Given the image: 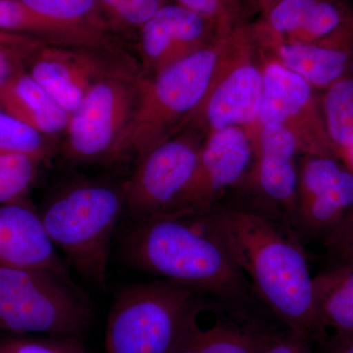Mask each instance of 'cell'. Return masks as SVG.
Listing matches in <instances>:
<instances>
[{"mask_svg":"<svg viewBox=\"0 0 353 353\" xmlns=\"http://www.w3.org/2000/svg\"><path fill=\"white\" fill-rule=\"evenodd\" d=\"M352 213V172L332 157L307 155L299 172L294 225L327 234Z\"/></svg>","mask_w":353,"mask_h":353,"instance_id":"12","label":"cell"},{"mask_svg":"<svg viewBox=\"0 0 353 353\" xmlns=\"http://www.w3.org/2000/svg\"><path fill=\"white\" fill-rule=\"evenodd\" d=\"M176 4L196 13L214 27L218 36L240 26L241 0H174Z\"/></svg>","mask_w":353,"mask_h":353,"instance_id":"26","label":"cell"},{"mask_svg":"<svg viewBox=\"0 0 353 353\" xmlns=\"http://www.w3.org/2000/svg\"><path fill=\"white\" fill-rule=\"evenodd\" d=\"M139 30L143 65L153 75L218 37L208 21L176 3L164 4Z\"/></svg>","mask_w":353,"mask_h":353,"instance_id":"13","label":"cell"},{"mask_svg":"<svg viewBox=\"0 0 353 353\" xmlns=\"http://www.w3.org/2000/svg\"><path fill=\"white\" fill-rule=\"evenodd\" d=\"M279 1L281 0H253L252 4L264 15Z\"/></svg>","mask_w":353,"mask_h":353,"instance_id":"34","label":"cell"},{"mask_svg":"<svg viewBox=\"0 0 353 353\" xmlns=\"http://www.w3.org/2000/svg\"><path fill=\"white\" fill-rule=\"evenodd\" d=\"M216 214L253 292L292 334L306 341L315 334L314 276L290 225L252 209L216 208Z\"/></svg>","mask_w":353,"mask_h":353,"instance_id":"2","label":"cell"},{"mask_svg":"<svg viewBox=\"0 0 353 353\" xmlns=\"http://www.w3.org/2000/svg\"><path fill=\"white\" fill-rule=\"evenodd\" d=\"M233 31L218 36L201 50L155 74L153 79L139 81L130 153L139 159L175 136L190 118L196 117L224 59Z\"/></svg>","mask_w":353,"mask_h":353,"instance_id":"5","label":"cell"},{"mask_svg":"<svg viewBox=\"0 0 353 353\" xmlns=\"http://www.w3.org/2000/svg\"><path fill=\"white\" fill-rule=\"evenodd\" d=\"M120 254L134 270L224 301L243 299L252 290L223 234L215 206L132 220L121 239Z\"/></svg>","mask_w":353,"mask_h":353,"instance_id":"1","label":"cell"},{"mask_svg":"<svg viewBox=\"0 0 353 353\" xmlns=\"http://www.w3.org/2000/svg\"><path fill=\"white\" fill-rule=\"evenodd\" d=\"M108 26L139 28L164 6L163 0H97Z\"/></svg>","mask_w":353,"mask_h":353,"instance_id":"27","label":"cell"},{"mask_svg":"<svg viewBox=\"0 0 353 353\" xmlns=\"http://www.w3.org/2000/svg\"><path fill=\"white\" fill-rule=\"evenodd\" d=\"M325 243L336 264L353 267V213L327 234Z\"/></svg>","mask_w":353,"mask_h":353,"instance_id":"29","label":"cell"},{"mask_svg":"<svg viewBox=\"0 0 353 353\" xmlns=\"http://www.w3.org/2000/svg\"><path fill=\"white\" fill-rule=\"evenodd\" d=\"M41 162L30 155L0 152V203L26 199Z\"/></svg>","mask_w":353,"mask_h":353,"instance_id":"24","label":"cell"},{"mask_svg":"<svg viewBox=\"0 0 353 353\" xmlns=\"http://www.w3.org/2000/svg\"><path fill=\"white\" fill-rule=\"evenodd\" d=\"M201 290L155 279L125 285L114 297L105 331L108 353H176L205 310Z\"/></svg>","mask_w":353,"mask_h":353,"instance_id":"4","label":"cell"},{"mask_svg":"<svg viewBox=\"0 0 353 353\" xmlns=\"http://www.w3.org/2000/svg\"><path fill=\"white\" fill-rule=\"evenodd\" d=\"M0 268L44 269L70 276L39 210L26 199L0 203Z\"/></svg>","mask_w":353,"mask_h":353,"instance_id":"14","label":"cell"},{"mask_svg":"<svg viewBox=\"0 0 353 353\" xmlns=\"http://www.w3.org/2000/svg\"><path fill=\"white\" fill-rule=\"evenodd\" d=\"M0 353H87L78 338L16 334L0 341Z\"/></svg>","mask_w":353,"mask_h":353,"instance_id":"28","label":"cell"},{"mask_svg":"<svg viewBox=\"0 0 353 353\" xmlns=\"http://www.w3.org/2000/svg\"><path fill=\"white\" fill-rule=\"evenodd\" d=\"M269 336L252 327L239 326L220 317L214 324L202 328L197 319L176 353H261Z\"/></svg>","mask_w":353,"mask_h":353,"instance_id":"20","label":"cell"},{"mask_svg":"<svg viewBox=\"0 0 353 353\" xmlns=\"http://www.w3.org/2000/svg\"><path fill=\"white\" fill-rule=\"evenodd\" d=\"M250 1H252V0H250Z\"/></svg>","mask_w":353,"mask_h":353,"instance_id":"36","label":"cell"},{"mask_svg":"<svg viewBox=\"0 0 353 353\" xmlns=\"http://www.w3.org/2000/svg\"><path fill=\"white\" fill-rule=\"evenodd\" d=\"M85 48L44 44L34 53L30 75L71 115L108 69Z\"/></svg>","mask_w":353,"mask_h":353,"instance_id":"15","label":"cell"},{"mask_svg":"<svg viewBox=\"0 0 353 353\" xmlns=\"http://www.w3.org/2000/svg\"><path fill=\"white\" fill-rule=\"evenodd\" d=\"M254 41L250 27L240 25L232 32L231 43L196 117L210 132L241 127L252 134L259 118L263 76L252 58Z\"/></svg>","mask_w":353,"mask_h":353,"instance_id":"9","label":"cell"},{"mask_svg":"<svg viewBox=\"0 0 353 353\" xmlns=\"http://www.w3.org/2000/svg\"><path fill=\"white\" fill-rule=\"evenodd\" d=\"M37 12L52 19L109 32L97 0H21Z\"/></svg>","mask_w":353,"mask_h":353,"instance_id":"23","label":"cell"},{"mask_svg":"<svg viewBox=\"0 0 353 353\" xmlns=\"http://www.w3.org/2000/svg\"><path fill=\"white\" fill-rule=\"evenodd\" d=\"M328 353H353V334L334 336Z\"/></svg>","mask_w":353,"mask_h":353,"instance_id":"33","label":"cell"},{"mask_svg":"<svg viewBox=\"0 0 353 353\" xmlns=\"http://www.w3.org/2000/svg\"><path fill=\"white\" fill-rule=\"evenodd\" d=\"M0 109L46 138L66 131L70 120V114L23 69L0 90Z\"/></svg>","mask_w":353,"mask_h":353,"instance_id":"17","label":"cell"},{"mask_svg":"<svg viewBox=\"0 0 353 353\" xmlns=\"http://www.w3.org/2000/svg\"><path fill=\"white\" fill-rule=\"evenodd\" d=\"M139 82L109 72L70 115L64 152L78 164L113 161L130 153Z\"/></svg>","mask_w":353,"mask_h":353,"instance_id":"7","label":"cell"},{"mask_svg":"<svg viewBox=\"0 0 353 353\" xmlns=\"http://www.w3.org/2000/svg\"><path fill=\"white\" fill-rule=\"evenodd\" d=\"M65 261L90 285H106L114 234L126 213L122 185L81 179L65 183L39 210Z\"/></svg>","mask_w":353,"mask_h":353,"instance_id":"3","label":"cell"},{"mask_svg":"<svg viewBox=\"0 0 353 353\" xmlns=\"http://www.w3.org/2000/svg\"><path fill=\"white\" fill-rule=\"evenodd\" d=\"M315 334H353V267L336 264L313 277Z\"/></svg>","mask_w":353,"mask_h":353,"instance_id":"19","label":"cell"},{"mask_svg":"<svg viewBox=\"0 0 353 353\" xmlns=\"http://www.w3.org/2000/svg\"><path fill=\"white\" fill-rule=\"evenodd\" d=\"M27 53L12 50V48H0V90L20 69L22 57Z\"/></svg>","mask_w":353,"mask_h":353,"instance_id":"30","label":"cell"},{"mask_svg":"<svg viewBox=\"0 0 353 353\" xmlns=\"http://www.w3.org/2000/svg\"><path fill=\"white\" fill-rule=\"evenodd\" d=\"M201 145L194 134H175L139 158L122 183L131 220L174 210L196 172Z\"/></svg>","mask_w":353,"mask_h":353,"instance_id":"8","label":"cell"},{"mask_svg":"<svg viewBox=\"0 0 353 353\" xmlns=\"http://www.w3.org/2000/svg\"><path fill=\"white\" fill-rule=\"evenodd\" d=\"M0 31L32 37L52 46L101 52L117 50L110 32L52 19L21 0H0Z\"/></svg>","mask_w":353,"mask_h":353,"instance_id":"16","label":"cell"},{"mask_svg":"<svg viewBox=\"0 0 353 353\" xmlns=\"http://www.w3.org/2000/svg\"><path fill=\"white\" fill-rule=\"evenodd\" d=\"M46 137L0 109V152L19 153L46 160L51 148Z\"/></svg>","mask_w":353,"mask_h":353,"instance_id":"25","label":"cell"},{"mask_svg":"<svg viewBox=\"0 0 353 353\" xmlns=\"http://www.w3.org/2000/svg\"><path fill=\"white\" fill-rule=\"evenodd\" d=\"M318 0H281L263 15V20L250 26L254 41L271 46L292 41L305 25Z\"/></svg>","mask_w":353,"mask_h":353,"instance_id":"21","label":"cell"},{"mask_svg":"<svg viewBox=\"0 0 353 353\" xmlns=\"http://www.w3.org/2000/svg\"><path fill=\"white\" fill-rule=\"evenodd\" d=\"M304 341L294 334L290 338L270 336L261 353H309Z\"/></svg>","mask_w":353,"mask_h":353,"instance_id":"32","label":"cell"},{"mask_svg":"<svg viewBox=\"0 0 353 353\" xmlns=\"http://www.w3.org/2000/svg\"><path fill=\"white\" fill-rule=\"evenodd\" d=\"M323 117L334 152H345L353 145V79L343 77L327 88Z\"/></svg>","mask_w":353,"mask_h":353,"instance_id":"22","label":"cell"},{"mask_svg":"<svg viewBox=\"0 0 353 353\" xmlns=\"http://www.w3.org/2000/svg\"><path fill=\"white\" fill-rule=\"evenodd\" d=\"M253 155L252 139L243 128L209 132L202 143L194 176L173 211L214 208L220 194L243 178Z\"/></svg>","mask_w":353,"mask_h":353,"instance_id":"11","label":"cell"},{"mask_svg":"<svg viewBox=\"0 0 353 353\" xmlns=\"http://www.w3.org/2000/svg\"><path fill=\"white\" fill-rule=\"evenodd\" d=\"M262 76L263 94L252 141L260 127L283 125L296 134L306 155L333 157L334 148L313 88L278 60L265 64Z\"/></svg>","mask_w":353,"mask_h":353,"instance_id":"10","label":"cell"},{"mask_svg":"<svg viewBox=\"0 0 353 353\" xmlns=\"http://www.w3.org/2000/svg\"><path fill=\"white\" fill-rule=\"evenodd\" d=\"M44 44L48 43L32 37L0 31V48H12L27 54H32Z\"/></svg>","mask_w":353,"mask_h":353,"instance_id":"31","label":"cell"},{"mask_svg":"<svg viewBox=\"0 0 353 353\" xmlns=\"http://www.w3.org/2000/svg\"><path fill=\"white\" fill-rule=\"evenodd\" d=\"M92 320V303L70 276L44 269L0 268V330L79 338Z\"/></svg>","mask_w":353,"mask_h":353,"instance_id":"6","label":"cell"},{"mask_svg":"<svg viewBox=\"0 0 353 353\" xmlns=\"http://www.w3.org/2000/svg\"><path fill=\"white\" fill-rule=\"evenodd\" d=\"M341 157L345 158V161L353 173V145L347 148L345 152L341 153Z\"/></svg>","mask_w":353,"mask_h":353,"instance_id":"35","label":"cell"},{"mask_svg":"<svg viewBox=\"0 0 353 353\" xmlns=\"http://www.w3.org/2000/svg\"><path fill=\"white\" fill-rule=\"evenodd\" d=\"M352 44L282 41L274 46L278 61L312 88H327L341 80L352 63Z\"/></svg>","mask_w":353,"mask_h":353,"instance_id":"18","label":"cell"}]
</instances>
